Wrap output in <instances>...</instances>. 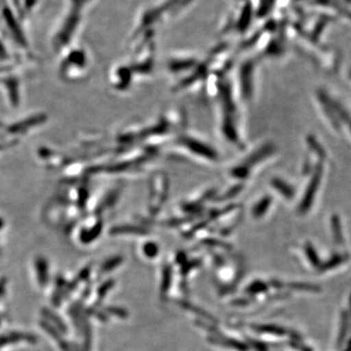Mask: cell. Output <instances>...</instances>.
<instances>
[{
    "instance_id": "7a4b0ae2",
    "label": "cell",
    "mask_w": 351,
    "mask_h": 351,
    "mask_svg": "<svg viewBox=\"0 0 351 351\" xmlns=\"http://www.w3.org/2000/svg\"><path fill=\"white\" fill-rule=\"evenodd\" d=\"M270 205V199L269 198H262V199L258 200L257 204L255 205L253 208V214L256 218H258V217H262L263 215L267 213V209H269Z\"/></svg>"
},
{
    "instance_id": "8992f818",
    "label": "cell",
    "mask_w": 351,
    "mask_h": 351,
    "mask_svg": "<svg viewBox=\"0 0 351 351\" xmlns=\"http://www.w3.org/2000/svg\"><path fill=\"white\" fill-rule=\"evenodd\" d=\"M265 284L262 282H255L252 284L251 286H249L248 292L252 293V294H256V293L263 292V291L267 290L265 289Z\"/></svg>"
},
{
    "instance_id": "3957f363",
    "label": "cell",
    "mask_w": 351,
    "mask_h": 351,
    "mask_svg": "<svg viewBox=\"0 0 351 351\" xmlns=\"http://www.w3.org/2000/svg\"><path fill=\"white\" fill-rule=\"evenodd\" d=\"M144 252L147 257L154 258L156 257L157 253H158V247H157L156 244L152 243V242H151V243L145 245Z\"/></svg>"
},
{
    "instance_id": "5b68a950",
    "label": "cell",
    "mask_w": 351,
    "mask_h": 351,
    "mask_svg": "<svg viewBox=\"0 0 351 351\" xmlns=\"http://www.w3.org/2000/svg\"><path fill=\"white\" fill-rule=\"evenodd\" d=\"M121 261L122 260L120 258H112V260L108 261V262L104 265V271H108V270H112L114 269V267H119V265L120 263H121Z\"/></svg>"
},
{
    "instance_id": "ba28073f",
    "label": "cell",
    "mask_w": 351,
    "mask_h": 351,
    "mask_svg": "<svg viewBox=\"0 0 351 351\" xmlns=\"http://www.w3.org/2000/svg\"><path fill=\"white\" fill-rule=\"evenodd\" d=\"M108 311H110V313L115 314L117 316H126V311H122V309L119 308H108Z\"/></svg>"
},
{
    "instance_id": "6da1fadb",
    "label": "cell",
    "mask_w": 351,
    "mask_h": 351,
    "mask_svg": "<svg viewBox=\"0 0 351 351\" xmlns=\"http://www.w3.org/2000/svg\"><path fill=\"white\" fill-rule=\"evenodd\" d=\"M184 144L186 147L193 152V154H198L202 157H206L208 159H216V154L214 151H212V147H208L204 143L198 142V140L193 138H186L184 140Z\"/></svg>"
},
{
    "instance_id": "52a82bcc",
    "label": "cell",
    "mask_w": 351,
    "mask_h": 351,
    "mask_svg": "<svg viewBox=\"0 0 351 351\" xmlns=\"http://www.w3.org/2000/svg\"><path fill=\"white\" fill-rule=\"evenodd\" d=\"M171 278V274L169 269H167L165 270V272H164V279H163V285H162V291L163 292H166V291H168V288H169L170 285V280Z\"/></svg>"
},
{
    "instance_id": "277c9868",
    "label": "cell",
    "mask_w": 351,
    "mask_h": 351,
    "mask_svg": "<svg viewBox=\"0 0 351 351\" xmlns=\"http://www.w3.org/2000/svg\"><path fill=\"white\" fill-rule=\"evenodd\" d=\"M21 339H23V337L20 336V335H13V336L2 337V338H0V348H2V346L6 345H9V343H15V341H19Z\"/></svg>"
}]
</instances>
